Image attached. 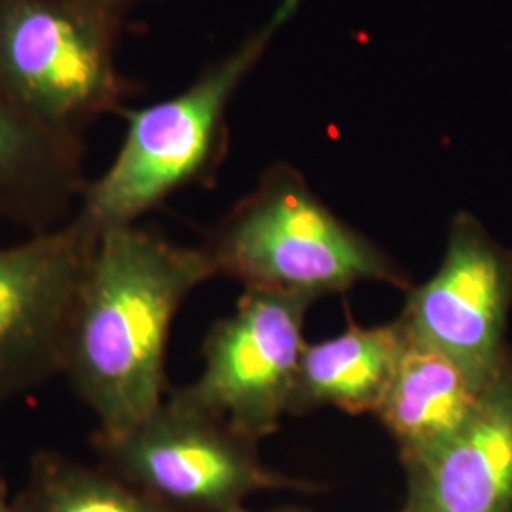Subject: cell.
Segmentation results:
<instances>
[{
    "instance_id": "1",
    "label": "cell",
    "mask_w": 512,
    "mask_h": 512,
    "mask_svg": "<svg viewBox=\"0 0 512 512\" xmlns=\"http://www.w3.org/2000/svg\"><path fill=\"white\" fill-rule=\"evenodd\" d=\"M213 277L202 245H177L139 224L97 238L74 300L61 374L92 410L93 439L122 437L164 403L171 325L184 300Z\"/></svg>"
},
{
    "instance_id": "2",
    "label": "cell",
    "mask_w": 512,
    "mask_h": 512,
    "mask_svg": "<svg viewBox=\"0 0 512 512\" xmlns=\"http://www.w3.org/2000/svg\"><path fill=\"white\" fill-rule=\"evenodd\" d=\"M304 0H281L258 29L205 67L181 93L124 109L126 135L107 171L86 184L73 219L93 236L137 224L190 186H211L230 147L228 110Z\"/></svg>"
},
{
    "instance_id": "3",
    "label": "cell",
    "mask_w": 512,
    "mask_h": 512,
    "mask_svg": "<svg viewBox=\"0 0 512 512\" xmlns=\"http://www.w3.org/2000/svg\"><path fill=\"white\" fill-rule=\"evenodd\" d=\"M215 274L245 289L317 300L361 281L406 287V275L384 251L340 219L293 165L264 171L202 243Z\"/></svg>"
},
{
    "instance_id": "4",
    "label": "cell",
    "mask_w": 512,
    "mask_h": 512,
    "mask_svg": "<svg viewBox=\"0 0 512 512\" xmlns=\"http://www.w3.org/2000/svg\"><path fill=\"white\" fill-rule=\"evenodd\" d=\"M122 29L80 0H0V90L44 126L82 137L137 93L116 61Z\"/></svg>"
},
{
    "instance_id": "5",
    "label": "cell",
    "mask_w": 512,
    "mask_h": 512,
    "mask_svg": "<svg viewBox=\"0 0 512 512\" xmlns=\"http://www.w3.org/2000/svg\"><path fill=\"white\" fill-rule=\"evenodd\" d=\"M256 444L175 393L122 437L93 439L103 467L171 512H236L247 495L287 486Z\"/></svg>"
},
{
    "instance_id": "6",
    "label": "cell",
    "mask_w": 512,
    "mask_h": 512,
    "mask_svg": "<svg viewBox=\"0 0 512 512\" xmlns=\"http://www.w3.org/2000/svg\"><path fill=\"white\" fill-rule=\"evenodd\" d=\"M311 300L300 294L245 289L232 315L203 342L202 374L173 393L258 442L291 414Z\"/></svg>"
},
{
    "instance_id": "7",
    "label": "cell",
    "mask_w": 512,
    "mask_h": 512,
    "mask_svg": "<svg viewBox=\"0 0 512 512\" xmlns=\"http://www.w3.org/2000/svg\"><path fill=\"white\" fill-rule=\"evenodd\" d=\"M95 241L71 217L0 247V406L63 374L74 300Z\"/></svg>"
},
{
    "instance_id": "8",
    "label": "cell",
    "mask_w": 512,
    "mask_h": 512,
    "mask_svg": "<svg viewBox=\"0 0 512 512\" xmlns=\"http://www.w3.org/2000/svg\"><path fill=\"white\" fill-rule=\"evenodd\" d=\"M512 310V251L471 213H458L439 270L408 291V332L439 349L476 382L490 384L507 355Z\"/></svg>"
},
{
    "instance_id": "9",
    "label": "cell",
    "mask_w": 512,
    "mask_h": 512,
    "mask_svg": "<svg viewBox=\"0 0 512 512\" xmlns=\"http://www.w3.org/2000/svg\"><path fill=\"white\" fill-rule=\"evenodd\" d=\"M406 473L403 512H512V349L475 414Z\"/></svg>"
},
{
    "instance_id": "10",
    "label": "cell",
    "mask_w": 512,
    "mask_h": 512,
    "mask_svg": "<svg viewBox=\"0 0 512 512\" xmlns=\"http://www.w3.org/2000/svg\"><path fill=\"white\" fill-rule=\"evenodd\" d=\"M84 141L44 126L0 90V219L44 234L82 200Z\"/></svg>"
},
{
    "instance_id": "11",
    "label": "cell",
    "mask_w": 512,
    "mask_h": 512,
    "mask_svg": "<svg viewBox=\"0 0 512 512\" xmlns=\"http://www.w3.org/2000/svg\"><path fill=\"white\" fill-rule=\"evenodd\" d=\"M486 387L454 359L408 332L395 378L374 416L397 442L404 467H410L458 433L475 414Z\"/></svg>"
},
{
    "instance_id": "12",
    "label": "cell",
    "mask_w": 512,
    "mask_h": 512,
    "mask_svg": "<svg viewBox=\"0 0 512 512\" xmlns=\"http://www.w3.org/2000/svg\"><path fill=\"white\" fill-rule=\"evenodd\" d=\"M408 342L403 319L378 327H359L349 319L338 336L306 344L291 412L336 406L348 414H376L395 378Z\"/></svg>"
},
{
    "instance_id": "13",
    "label": "cell",
    "mask_w": 512,
    "mask_h": 512,
    "mask_svg": "<svg viewBox=\"0 0 512 512\" xmlns=\"http://www.w3.org/2000/svg\"><path fill=\"white\" fill-rule=\"evenodd\" d=\"M21 512H171L107 467L42 452L33 459Z\"/></svg>"
},
{
    "instance_id": "14",
    "label": "cell",
    "mask_w": 512,
    "mask_h": 512,
    "mask_svg": "<svg viewBox=\"0 0 512 512\" xmlns=\"http://www.w3.org/2000/svg\"><path fill=\"white\" fill-rule=\"evenodd\" d=\"M80 2L90 6L93 10H97V12H101L103 16L124 25L129 14L147 0H80Z\"/></svg>"
},
{
    "instance_id": "15",
    "label": "cell",
    "mask_w": 512,
    "mask_h": 512,
    "mask_svg": "<svg viewBox=\"0 0 512 512\" xmlns=\"http://www.w3.org/2000/svg\"><path fill=\"white\" fill-rule=\"evenodd\" d=\"M12 505L8 503V499H6V490H4V482H2V478H0V512H12Z\"/></svg>"
},
{
    "instance_id": "16",
    "label": "cell",
    "mask_w": 512,
    "mask_h": 512,
    "mask_svg": "<svg viewBox=\"0 0 512 512\" xmlns=\"http://www.w3.org/2000/svg\"><path fill=\"white\" fill-rule=\"evenodd\" d=\"M236 512H249V511H245V509H243V507H241V509H238V511ZM281 512H298V511H281Z\"/></svg>"
},
{
    "instance_id": "17",
    "label": "cell",
    "mask_w": 512,
    "mask_h": 512,
    "mask_svg": "<svg viewBox=\"0 0 512 512\" xmlns=\"http://www.w3.org/2000/svg\"><path fill=\"white\" fill-rule=\"evenodd\" d=\"M12 512H21V511H18V509H16V507H14V509H12Z\"/></svg>"
},
{
    "instance_id": "18",
    "label": "cell",
    "mask_w": 512,
    "mask_h": 512,
    "mask_svg": "<svg viewBox=\"0 0 512 512\" xmlns=\"http://www.w3.org/2000/svg\"><path fill=\"white\" fill-rule=\"evenodd\" d=\"M401 512H403V511H401Z\"/></svg>"
}]
</instances>
